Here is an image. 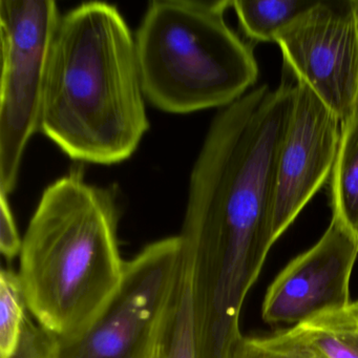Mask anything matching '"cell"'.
Here are the masks:
<instances>
[{"label":"cell","instance_id":"obj_1","mask_svg":"<svg viewBox=\"0 0 358 358\" xmlns=\"http://www.w3.org/2000/svg\"><path fill=\"white\" fill-rule=\"evenodd\" d=\"M295 85H261L222 108L190 173L181 236L209 290H249L273 246L276 171Z\"/></svg>","mask_w":358,"mask_h":358},{"label":"cell","instance_id":"obj_2","mask_svg":"<svg viewBox=\"0 0 358 358\" xmlns=\"http://www.w3.org/2000/svg\"><path fill=\"white\" fill-rule=\"evenodd\" d=\"M135 36L116 6L62 16L50 53L39 131L78 162L133 156L150 129Z\"/></svg>","mask_w":358,"mask_h":358},{"label":"cell","instance_id":"obj_3","mask_svg":"<svg viewBox=\"0 0 358 358\" xmlns=\"http://www.w3.org/2000/svg\"><path fill=\"white\" fill-rule=\"evenodd\" d=\"M118 207L110 188L85 180L80 165L41 194L20 251L29 311L58 338L85 330L120 286Z\"/></svg>","mask_w":358,"mask_h":358},{"label":"cell","instance_id":"obj_4","mask_svg":"<svg viewBox=\"0 0 358 358\" xmlns=\"http://www.w3.org/2000/svg\"><path fill=\"white\" fill-rule=\"evenodd\" d=\"M232 1L152 0L135 34L145 99L169 114L224 108L257 83L253 49L225 20Z\"/></svg>","mask_w":358,"mask_h":358},{"label":"cell","instance_id":"obj_5","mask_svg":"<svg viewBox=\"0 0 358 358\" xmlns=\"http://www.w3.org/2000/svg\"><path fill=\"white\" fill-rule=\"evenodd\" d=\"M182 257L177 236L148 245L127 262L120 286L91 324L58 338L57 358H155Z\"/></svg>","mask_w":358,"mask_h":358},{"label":"cell","instance_id":"obj_6","mask_svg":"<svg viewBox=\"0 0 358 358\" xmlns=\"http://www.w3.org/2000/svg\"><path fill=\"white\" fill-rule=\"evenodd\" d=\"M62 15L54 0H0V192L17 185L29 140L39 131L50 53Z\"/></svg>","mask_w":358,"mask_h":358},{"label":"cell","instance_id":"obj_7","mask_svg":"<svg viewBox=\"0 0 358 358\" xmlns=\"http://www.w3.org/2000/svg\"><path fill=\"white\" fill-rule=\"evenodd\" d=\"M285 68L345 122L358 106V0H317L276 35Z\"/></svg>","mask_w":358,"mask_h":358},{"label":"cell","instance_id":"obj_8","mask_svg":"<svg viewBox=\"0 0 358 358\" xmlns=\"http://www.w3.org/2000/svg\"><path fill=\"white\" fill-rule=\"evenodd\" d=\"M341 136L336 115L309 87L295 83L292 115L276 171L275 242L332 175Z\"/></svg>","mask_w":358,"mask_h":358},{"label":"cell","instance_id":"obj_9","mask_svg":"<svg viewBox=\"0 0 358 358\" xmlns=\"http://www.w3.org/2000/svg\"><path fill=\"white\" fill-rule=\"evenodd\" d=\"M357 255L355 241L332 220L320 240L293 259L270 285L262 308L264 322L297 324L348 307Z\"/></svg>","mask_w":358,"mask_h":358},{"label":"cell","instance_id":"obj_10","mask_svg":"<svg viewBox=\"0 0 358 358\" xmlns=\"http://www.w3.org/2000/svg\"><path fill=\"white\" fill-rule=\"evenodd\" d=\"M269 349L297 358H358V301L343 309L322 312L309 320L259 337Z\"/></svg>","mask_w":358,"mask_h":358},{"label":"cell","instance_id":"obj_11","mask_svg":"<svg viewBox=\"0 0 358 358\" xmlns=\"http://www.w3.org/2000/svg\"><path fill=\"white\" fill-rule=\"evenodd\" d=\"M332 220L358 245V106L341 123V143L330 177Z\"/></svg>","mask_w":358,"mask_h":358},{"label":"cell","instance_id":"obj_12","mask_svg":"<svg viewBox=\"0 0 358 358\" xmlns=\"http://www.w3.org/2000/svg\"><path fill=\"white\" fill-rule=\"evenodd\" d=\"M157 358H198L192 268L184 247L179 278L161 333Z\"/></svg>","mask_w":358,"mask_h":358},{"label":"cell","instance_id":"obj_13","mask_svg":"<svg viewBox=\"0 0 358 358\" xmlns=\"http://www.w3.org/2000/svg\"><path fill=\"white\" fill-rule=\"evenodd\" d=\"M317 0H255L232 1L238 24L255 43H274L276 35L309 11Z\"/></svg>","mask_w":358,"mask_h":358},{"label":"cell","instance_id":"obj_14","mask_svg":"<svg viewBox=\"0 0 358 358\" xmlns=\"http://www.w3.org/2000/svg\"><path fill=\"white\" fill-rule=\"evenodd\" d=\"M26 295L20 275L11 270L0 273V358L15 352L26 322Z\"/></svg>","mask_w":358,"mask_h":358},{"label":"cell","instance_id":"obj_15","mask_svg":"<svg viewBox=\"0 0 358 358\" xmlns=\"http://www.w3.org/2000/svg\"><path fill=\"white\" fill-rule=\"evenodd\" d=\"M58 337L27 318L20 343L9 358H57Z\"/></svg>","mask_w":358,"mask_h":358},{"label":"cell","instance_id":"obj_16","mask_svg":"<svg viewBox=\"0 0 358 358\" xmlns=\"http://www.w3.org/2000/svg\"><path fill=\"white\" fill-rule=\"evenodd\" d=\"M7 198L0 192V250L7 259H12L22 251V240Z\"/></svg>","mask_w":358,"mask_h":358},{"label":"cell","instance_id":"obj_17","mask_svg":"<svg viewBox=\"0 0 358 358\" xmlns=\"http://www.w3.org/2000/svg\"><path fill=\"white\" fill-rule=\"evenodd\" d=\"M230 358H297L275 350L269 349L259 343V337L243 336L234 348Z\"/></svg>","mask_w":358,"mask_h":358},{"label":"cell","instance_id":"obj_18","mask_svg":"<svg viewBox=\"0 0 358 358\" xmlns=\"http://www.w3.org/2000/svg\"><path fill=\"white\" fill-rule=\"evenodd\" d=\"M155 358H157V352H156V355H155Z\"/></svg>","mask_w":358,"mask_h":358}]
</instances>
